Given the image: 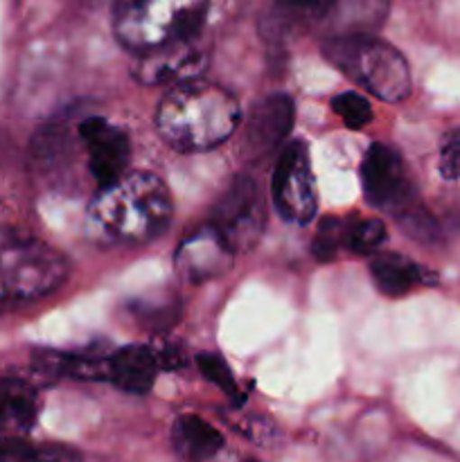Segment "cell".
Instances as JSON below:
<instances>
[{"instance_id":"ac0fdd59","label":"cell","mask_w":460,"mask_h":462,"mask_svg":"<svg viewBox=\"0 0 460 462\" xmlns=\"http://www.w3.org/2000/svg\"><path fill=\"white\" fill-rule=\"evenodd\" d=\"M386 226L379 219H345L343 221V246L359 255H373L386 242Z\"/></svg>"},{"instance_id":"2e32d148","label":"cell","mask_w":460,"mask_h":462,"mask_svg":"<svg viewBox=\"0 0 460 462\" xmlns=\"http://www.w3.org/2000/svg\"><path fill=\"white\" fill-rule=\"evenodd\" d=\"M176 454L188 462H207L224 447V436L198 415H180L171 429Z\"/></svg>"},{"instance_id":"8992f818","label":"cell","mask_w":460,"mask_h":462,"mask_svg":"<svg viewBox=\"0 0 460 462\" xmlns=\"http://www.w3.org/2000/svg\"><path fill=\"white\" fill-rule=\"evenodd\" d=\"M273 206L280 217L291 224H309L318 212L314 170H311L309 147L302 140H293L280 153L273 171Z\"/></svg>"},{"instance_id":"30bf717a","label":"cell","mask_w":460,"mask_h":462,"mask_svg":"<svg viewBox=\"0 0 460 462\" xmlns=\"http://www.w3.org/2000/svg\"><path fill=\"white\" fill-rule=\"evenodd\" d=\"M86 149V165L99 188L115 183L126 174L131 161V140L124 129L99 116L84 117L77 126Z\"/></svg>"},{"instance_id":"8fae6325","label":"cell","mask_w":460,"mask_h":462,"mask_svg":"<svg viewBox=\"0 0 460 462\" xmlns=\"http://www.w3.org/2000/svg\"><path fill=\"white\" fill-rule=\"evenodd\" d=\"M361 183L370 206L401 212L409 208V179L400 153L383 143H374L361 162Z\"/></svg>"},{"instance_id":"9c48e42d","label":"cell","mask_w":460,"mask_h":462,"mask_svg":"<svg viewBox=\"0 0 460 462\" xmlns=\"http://www.w3.org/2000/svg\"><path fill=\"white\" fill-rule=\"evenodd\" d=\"M296 108L289 95H269L257 99L242 126V153L248 162L273 156L293 129Z\"/></svg>"},{"instance_id":"7402d4cb","label":"cell","mask_w":460,"mask_h":462,"mask_svg":"<svg viewBox=\"0 0 460 462\" xmlns=\"http://www.w3.org/2000/svg\"><path fill=\"white\" fill-rule=\"evenodd\" d=\"M338 246H343V221L336 217H325L320 228L311 242V253L318 262H332L336 257Z\"/></svg>"},{"instance_id":"52a82bcc","label":"cell","mask_w":460,"mask_h":462,"mask_svg":"<svg viewBox=\"0 0 460 462\" xmlns=\"http://www.w3.org/2000/svg\"><path fill=\"white\" fill-rule=\"evenodd\" d=\"M264 224V201L255 180L237 176L212 208L210 226L216 228L233 253H242L260 242Z\"/></svg>"},{"instance_id":"5bb4252c","label":"cell","mask_w":460,"mask_h":462,"mask_svg":"<svg viewBox=\"0 0 460 462\" xmlns=\"http://www.w3.org/2000/svg\"><path fill=\"white\" fill-rule=\"evenodd\" d=\"M39 415V395L25 379H0V436L16 438L30 431Z\"/></svg>"},{"instance_id":"6da1fadb","label":"cell","mask_w":460,"mask_h":462,"mask_svg":"<svg viewBox=\"0 0 460 462\" xmlns=\"http://www.w3.org/2000/svg\"><path fill=\"white\" fill-rule=\"evenodd\" d=\"M171 219L165 183L149 171H131L99 188L88 206V230L102 244L138 246L162 235Z\"/></svg>"},{"instance_id":"44dd1931","label":"cell","mask_w":460,"mask_h":462,"mask_svg":"<svg viewBox=\"0 0 460 462\" xmlns=\"http://www.w3.org/2000/svg\"><path fill=\"white\" fill-rule=\"evenodd\" d=\"M198 370H201L203 377L210 383H215L225 397L235 402H242V393H239L237 382L233 377V370L228 368L224 359L219 355H201L198 356Z\"/></svg>"},{"instance_id":"ba28073f","label":"cell","mask_w":460,"mask_h":462,"mask_svg":"<svg viewBox=\"0 0 460 462\" xmlns=\"http://www.w3.org/2000/svg\"><path fill=\"white\" fill-rule=\"evenodd\" d=\"M210 61V45L201 34L138 54L133 77L144 86H180L197 81Z\"/></svg>"},{"instance_id":"4fadbf2b","label":"cell","mask_w":460,"mask_h":462,"mask_svg":"<svg viewBox=\"0 0 460 462\" xmlns=\"http://www.w3.org/2000/svg\"><path fill=\"white\" fill-rule=\"evenodd\" d=\"M388 16V0H334L327 12L325 25L327 39L338 36H365L374 34Z\"/></svg>"},{"instance_id":"e0dca14e","label":"cell","mask_w":460,"mask_h":462,"mask_svg":"<svg viewBox=\"0 0 460 462\" xmlns=\"http://www.w3.org/2000/svg\"><path fill=\"white\" fill-rule=\"evenodd\" d=\"M370 275H373L379 291L391 298L404 296L418 284L428 282L424 266L415 264L413 260L404 255H395V253L374 257L373 264H370Z\"/></svg>"},{"instance_id":"603a6c76","label":"cell","mask_w":460,"mask_h":462,"mask_svg":"<svg viewBox=\"0 0 460 462\" xmlns=\"http://www.w3.org/2000/svg\"><path fill=\"white\" fill-rule=\"evenodd\" d=\"M0 462H45V449H36L16 438H7L0 440Z\"/></svg>"},{"instance_id":"277c9868","label":"cell","mask_w":460,"mask_h":462,"mask_svg":"<svg viewBox=\"0 0 460 462\" xmlns=\"http://www.w3.org/2000/svg\"><path fill=\"white\" fill-rule=\"evenodd\" d=\"M323 54L343 75L383 102H404L413 88L404 54L374 34L325 39Z\"/></svg>"},{"instance_id":"7c38bea8","label":"cell","mask_w":460,"mask_h":462,"mask_svg":"<svg viewBox=\"0 0 460 462\" xmlns=\"http://www.w3.org/2000/svg\"><path fill=\"white\" fill-rule=\"evenodd\" d=\"M176 271L188 282H206L219 278L233 264V248L212 226L194 230L180 242L174 255Z\"/></svg>"},{"instance_id":"cb8c5ba5","label":"cell","mask_w":460,"mask_h":462,"mask_svg":"<svg viewBox=\"0 0 460 462\" xmlns=\"http://www.w3.org/2000/svg\"><path fill=\"white\" fill-rule=\"evenodd\" d=\"M440 176L445 180H458L460 179V134L451 135L440 152Z\"/></svg>"},{"instance_id":"3957f363","label":"cell","mask_w":460,"mask_h":462,"mask_svg":"<svg viewBox=\"0 0 460 462\" xmlns=\"http://www.w3.org/2000/svg\"><path fill=\"white\" fill-rule=\"evenodd\" d=\"M206 12L207 0H115L113 30L124 48L144 54L201 34Z\"/></svg>"},{"instance_id":"d6986e66","label":"cell","mask_w":460,"mask_h":462,"mask_svg":"<svg viewBox=\"0 0 460 462\" xmlns=\"http://www.w3.org/2000/svg\"><path fill=\"white\" fill-rule=\"evenodd\" d=\"M334 0H275V7L282 21L287 23H323L327 12L332 9Z\"/></svg>"},{"instance_id":"7a4b0ae2","label":"cell","mask_w":460,"mask_h":462,"mask_svg":"<svg viewBox=\"0 0 460 462\" xmlns=\"http://www.w3.org/2000/svg\"><path fill=\"white\" fill-rule=\"evenodd\" d=\"M242 125L235 95L207 81H188L167 90L156 111V129L176 152H206L225 143Z\"/></svg>"},{"instance_id":"9a60e30c","label":"cell","mask_w":460,"mask_h":462,"mask_svg":"<svg viewBox=\"0 0 460 462\" xmlns=\"http://www.w3.org/2000/svg\"><path fill=\"white\" fill-rule=\"evenodd\" d=\"M156 352L144 346H126L108 356V379L129 395H144L156 382Z\"/></svg>"},{"instance_id":"ffe728a7","label":"cell","mask_w":460,"mask_h":462,"mask_svg":"<svg viewBox=\"0 0 460 462\" xmlns=\"http://www.w3.org/2000/svg\"><path fill=\"white\" fill-rule=\"evenodd\" d=\"M332 108L345 122L347 129H363L373 120V106H370V102L363 95L354 93V90L336 95L332 99Z\"/></svg>"},{"instance_id":"5b68a950","label":"cell","mask_w":460,"mask_h":462,"mask_svg":"<svg viewBox=\"0 0 460 462\" xmlns=\"http://www.w3.org/2000/svg\"><path fill=\"white\" fill-rule=\"evenodd\" d=\"M68 278L66 257L23 230L0 228V302L36 300Z\"/></svg>"}]
</instances>
